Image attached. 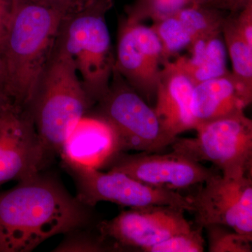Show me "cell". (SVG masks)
I'll list each match as a JSON object with an SVG mask.
<instances>
[{
    "mask_svg": "<svg viewBox=\"0 0 252 252\" xmlns=\"http://www.w3.org/2000/svg\"><path fill=\"white\" fill-rule=\"evenodd\" d=\"M230 14L237 31L249 45L252 46V4L238 12Z\"/></svg>",
    "mask_w": 252,
    "mask_h": 252,
    "instance_id": "cell-23",
    "label": "cell"
},
{
    "mask_svg": "<svg viewBox=\"0 0 252 252\" xmlns=\"http://www.w3.org/2000/svg\"><path fill=\"white\" fill-rule=\"evenodd\" d=\"M86 1H87V4L95 2H107L112 3V4H113V0H86Z\"/></svg>",
    "mask_w": 252,
    "mask_h": 252,
    "instance_id": "cell-29",
    "label": "cell"
},
{
    "mask_svg": "<svg viewBox=\"0 0 252 252\" xmlns=\"http://www.w3.org/2000/svg\"><path fill=\"white\" fill-rule=\"evenodd\" d=\"M119 152V140L112 126L91 112L73 127L59 155L64 167L99 170L107 167Z\"/></svg>",
    "mask_w": 252,
    "mask_h": 252,
    "instance_id": "cell-13",
    "label": "cell"
},
{
    "mask_svg": "<svg viewBox=\"0 0 252 252\" xmlns=\"http://www.w3.org/2000/svg\"><path fill=\"white\" fill-rule=\"evenodd\" d=\"M215 0H135L126 8V17L135 22H157L179 10L196 5L215 7Z\"/></svg>",
    "mask_w": 252,
    "mask_h": 252,
    "instance_id": "cell-19",
    "label": "cell"
},
{
    "mask_svg": "<svg viewBox=\"0 0 252 252\" xmlns=\"http://www.w3.org/2000/svg\"><path fill=\"white\" fill-rule=\"evenodd\" d=\"M9 17L0 47L5 93L27 109L68 14L55 0H9Z\"/></svg>",
    "mask_w": 252,
    "mask_h": 252,
    "instance_id": "cell-2",
    "label": "cell"
},
{
    "mask_svg": "<svg viewBox=\"0 0 252 252\" xmlns=\"http://www.w3.org/2000/svg\"><path fill=\"white\" fill-rule=\"evenodd\" d=\"M252 101V94L235 80L231 72L199 83L194 86L191 100L195 127L205 123L243 114Z\"/></svg>",
    "mask_w": 252,
    "mask_h": 252,
    "instance_id": "cell-16",
    "label": "cell"
},
{
    "mask_svg": "<svg viewBox=\"0 0 252 252\" xmlns=\"http://www.w3.org/2000/svg\"><path fill=\"white\" fill-rule=\"evenodd\" d=\"M186 196L197 226L223 225L252 235V175L216 173Z\"/></svg>",
    "mask_w": 252,
    "mask_h": 252,
    "instance_id": "cell-9",
    "label": "cell"
},
{
    "mask_svg": "<svg viewBox=\"0 0 252 252\" xmlns=\"http://www.w3.org/2000/svg\"><path fill=\"white\" fill-rule=\"evenodd\" d=\"M9 17V0H0V47L4 39Z\"/></svg>",
    "mask_w": 252,
    "mask_h": 252,
    "instance_id": "cell-25",
    "label": "cell"
},
{
    "mask_svg": "<svg viewBox=\"0 0 252 252\" xmlns=\"http://www.w3.org/2000/svg\"><path fill=\"white\" fill-rule=\"evenodd\" d=\"M0 94H4L6 95V93H5L4 72H3L1 60H0Z\"/></svg>",
    "mask_w": 252,
    "mask_h": 252,
    "instance_id": "cell-28",
    "label": "cell"
},
{
    "mask_svg": "<svg viewBox=\"0 0 252 252\" xmlns=\"http://www.w3.org/2000/svg\"><path fill=\"white\" fill-rule=\"evenodd\" d=\"M221 33L231 61L232 75L245 91L252 94V46L237 31L230 13L225 16Z\"/></svg>",
    "mask_w": 252,
    "mask_h": 252,
    "instance_id": "cell-18",
    "label": "cell"
},
{
    "mask_svg": "<svg viewBox=\"0 0 252 252\" xmlns=\"http://www.w3.org/2000/svg\"><path fill=\"white\" fill-rule=\"evenodd\" d=\"M228 12L196 5L179 10L152 23V29L160 39L165 62L171 61L203 38L221 33Z\"/></svg>",
    "mask_w": 252,
    "mask_h": 252,
    "instance_id": "cell-14",
    "label": "cell"
},
{
    "mask_svg": "<svg viewBox=\"0 0 252 252\" xmlns=\"http://www.w3.org/2000/svg\"><path fill=\"white\" fill-rule=\"evenodd\" d=\"M65 167L74 179L76 197L87 206L94 207L99 202H110L130 208L170 205L191 212L187 196L179 192L146 185L122 172Z\"/></svg>",
    "mask_w": 252,
    "mask_h": 252,
    "instance_id": "cell-7",
    "label": "cell"
},
{
    "mask_svg": "<svg viewBox=\"0 0 252 252\" xmlns=\"http://www.w3.org/2000/svg\"><path fill=\"white\" fill-rule=\"evenodd\" d=\"M94 207L39 173L0 193V252H30L48 239L94 226Z\"/></svg>",
    "mask_w": 252,
    "mask_h": 252,
    "instance_id": "cell-1",
    "label": "cell"
},
{
    "mask_svg": "<svg viewBox=\"0 0 252 252\" xmlns=\"http://www.w3.org/2000/svg\"><path fill=\"white\" fill-rule=\"evenodd\" d=\"M94 106L72 63L54 50L25 110L49 155H59L73 127Z\"/></svg>",
    "mask_w": 252,
    "mask_h": 252,
    "instance_id": "cell-3",
    "label": "cell"
},
{
    "mask_svg": "<svg viewBox=\"0 0 252 252\" xmlns=\"http://www.w3.org/2000/svg\"><path fill=\"white\" fill-rule=\"evenodd\" d=\"M185 210L170 205L130 208L112 220H101L97 229L114 252H146L156 244L195 226Z\"/></svg>",
    "mask_w": 252,
    "mask_h": 252,
    "instance_id": "cell-8",
    "label": "cell"
},
{
    "mask_svg": "<svg viewBox=\"0 0 252 252\" xmlns=\"http://www.w3.org/2000/svg\"><path fill=\"white\" fill-rule=\"evenodd\" d=\"M14 104L6 94H0V117Z\"/></svg>",
    "mask_w": 252,
    "mask_h": 252,
    "instance_id": "cell-27",
    "label": "cell"
},
{
    "mask_svg": "<svg viewBox=\"0 0 252 252\" xmlns=\"http://www.w3.org/2000/svg\"><path fill=\"white\" fill-rule=\"evenodd\" d=\"M69 13L77 11L87 5L86 0H55Z\"/></svg>",
    "mask_w": 252,
    "mask_h": 252,
    "instance_id": "cell-26",
    "label": "cell"
},
{
    "mask_svg": "<svg viewBox=\"0 0 252 252\" xmlns=\"http://www.w3.org/2000/svg\"><path fill=\"white\" fill-rule=\"evenodd\" d=\"M112 6L91 3L66 15L54 49L72 63L94 105L108 91L115 69V54L105 19Z\"/></svg>",
    "mask_w": 252,
    "mask_h": 252,
    "instance_id": "cell-4",
    "label": "cell"
},
{
    "mask_svg": "<svg viewBox=\"0 0 252 252\" xmlns=\"http://www.w3.org/2000/svg\"><path fill=\"white\" fill-rule=\"evenodd\" d=\"M49 156L27 111L14 105L0 117V185L41 172Z\"/></svg>",
    "mask_w": 252,
    "mask_h": 252,
    "instance_id": "cell-12",
    "label": "cell"
},
{
    "mask_svg": "<svg viewBox=\"0 0 252 252\" xmlns=\"http://www.w3.org/2000/svg\"><path fill=\"white\" fill-rule=\"evenodd\" d=\"M186 51V54L171 61L194 86L230 72L227 67L228 54L222 33L203 38Z\"/></svg>",
    "mask_w": 252,
    "mask_h": 252,
    "instance_id": "cell-17",
    "label": "cell"
},
{
    "mask_svg": "<svg viewBox=\"0 0 252 252\" xmlns=\"http://www.w3.org/2000/svg\"><path fill=\"white\" fill-rule=\"evenodd\" d=\"M165 63L160 39L152 27L124 17L119 24L115 70L149 104L155 101Z\"/></svg>",
    "mask_w": 252,
    "mask_h": 252,
    "instance_id": "cell-10",
    "label": "cell"
},
{
    "mask_svg": "<svg viewBox=\"0 0 252 252\" xmlns=\"http://www.w3.org/2000/svg\"><path fill=\"white\" fill-rule=\"evenodd\" d=\"M194 84L171 61L164 63L156 94V114L166 130L178 137L186 131L195 130L191 112Z\"/></svg>",
    "mask_w": 252,
    "mask_h": 252,
    "instance_id": "cell-15",
    "label": "cell"
},
{
    "mask_svg": "<svg viewBox=\"0 0 252 252\" xmlns=\"http://www.w3.org/2000/svg\"><path fill=\"white\" fill-rule=\"evenodd\" d=\"M195 130L196 137H177L172 152L211 162L223 175H252V121L245 113L200 124Z\"/></svg>",
    "mask_w": 252,
    "mask_h": 252,
    "instance_id": "cell-6",
    "label": "cell"
},
{
    "mask_svg": "<svg viewBox=\"0 0 252 252\" xmlns=\"http://www.w3.org/2000/svg\"><path fill=\"white\" fill-rule=\"evenodd\" d=\"M91 112L108 122L121 152L160 153L177 137L165 128L152 107L114 69L110 86Z\"/></svg>",
    "mask_w": 252,
    "mask_h": 252,
    "instance_id": "cell-5",
    "label": "cell"
},
{
    "mask_svg": "<svg viewBox=\"0 0 252 252\" xmlns=\"http://www.w3.org/2000/svg\"><path fill=\"white\" fill-rule=\"evenodd\" d=\"M146 185L165 190H188L201 185L217 172L182 154L119 152L107 165Z\"/></svg>",
    "mask_w": 252,
    "mask_h": 252,
    "instance_id": "cell-11",
    "label": "cell"
},
{
    "mask_svg": "<svg viewBox=\"0 0 252 252\" xmlns=\"http://www.w3.org/2000/svg\"><path fill=\"white\" fill-rule=\"evenodd\" d=\"M96 225L79 228L64 234L65 237L53 250L55 252H114L110 243L102 238Z\"/></svg>",
    "mask_w": 252,
    "mask_h": 252,
    "instance_id": "cell-20",
    "label": "cell"
},
{
    "mask_svg": "<svg viewBox=\"0 0 252 252\" xmlns=\"http://www.w3.org/2000/svg\"><path fill=\"white\" fill-rule=\"evenodd\" d=\"M251 4L252 0H215V8L228 13L238 12Z\"/></svg>",
    "mask_w": 252,
    "mask_h": 252,
    "instance_id": "cell-24",
    "label": "cell"
},
{
    "mask_svg": "<svg viewBox=\"0 0 252 252\" xmlns=\"http://www.w3.org/2000/svg\"><path fill=\"white\" fill-rule=\"evenodd\" d=\"M203 228L195 225L191 229L173 235L156 244L146 252H203L205 241Z\"/></svg>",
    "mask_w": 252,
    "mask_h": 252,
    "instance_id": "cell-22",
    "label": "cell"
},
{
    "mask_svg": "<svg viewBox=\"0 0 252 252\" xmlns=\"http://www.w3.org/2000/svg\"><path fill=\"white\" fill-rule=\"evenodd\" d=\"M204 228L210 252H252V235L242 234L223 225H207Z\"/></svg>",
    "mask_w": 252,
    "mask_h": 252,
    "instance_id": "cell-21",
    "label": "cell"
}]
</instances>
